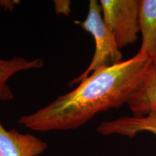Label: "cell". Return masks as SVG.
<instances>
[{
	"label": "cell",
	"mask_w": 156,
	"mask_h": 156,
	"mask_svg": "<svg viewBox=\"0 0 156 156\" xmlns=\"http://www.w3.org/2000/svg\"><path fill=\"white\" fill-rule=\"evenodd\" d=\"M152 63L139 51L129 59L101 67L72 91L21 116L19 124L41 132L77 129L98 113L127 103L141 87Z\"/></svg>",
	"instance_id": "6da1fadb"
},
{
	"label": "cell",
	"mask_w": 156,
	"mask_h": 156,
	"mask_svg": "<svg viewBox=\"0 0 156 156\" xmlns=\"http://www.w3.org/2000/svg\"><path fill=\"white\" fill-rule=\"evenodd\" d=\"M84 30L89 33L95 41V52L87 69L69 83V86L78 85L95 70L109 67L123 61V55L117 46L112 32L102 17L100 3L96 0L89 2L88 12L83 21H75Z\"/></svg>",
	"instance_id": "7a4b0ae2"
},
{
	"label": "cell",
	"mask_w": 156,
	"mask_h": 156,
	"mask_svg": "<svg viewBox=\"0 0 156 156\" xmlns=\"http://www.w3.org/2000/svg\"><path fill=\"white\" fill-rule=\"evenodd\" d=\"M97 132L104 136L119 134L133 138L140 132H151L156 136V111L142 116H122L112 121L103 122Z\"/></svg>",
	"instance_id": "5b68a950"
},
{
	"label": "cell",
	"mask_w": 156,
	"mask_h": 156,
	"mask_svg": "<svg viewBox=\"0 0 156 156\" xmlns=\"http://www.w3.org/2000/svg\"><path fill=\"white\" fill-rule=\"evenodd\" d=\"M47 148V143L34 134L7 130L0 123V156H39Z\"/></svg>",
	"instance_id": "277c9868"
},
{
	"label": "cell",
	"mask_w": 156,
	"mask_h": 156,
	"mask_svg": "<svg viewBox=\"0 0 156 156\" xmlns=\"http://www.w3.org/2000/svg\"><path fill=\"white\" fill-rule=\"evenodd\" d=\"M133 116H142L156 111V62H153L145 80L127 102Z\"/></svg>",
	"instance_id": "52a82bcc"
},
{
	"label": "cell",
	"mask_w": 156,
	"mask_h": 156,
	"mask_svg": "<svg viewBox=\"0 0 156 156\" xmlns=\"http://www.w3.org/2000/svg\"><path fill=\"white\" fill-rule=\"evenodd\" d=\"M102 17L120 49L137 40L141 0H101Z\"/></svg>",
	"instance_id": "3957f363"
},
{
	"label": "cell",
	"mask_w": 156,
	"mask_h": 156,
	"mask_svg": "<svg viewBox=\"0 0 156 156\" xmlns=\"http://www.w3.org/2000/svg\"><path fill=\"white\" fill-rule=\"evenodd\" d=\"M44 66V60L39 58L32 60L20 56L10 59L0 58V101H9L14 98L13 93L7 84V81L12 76L25 70L41 69Z\"/></svg>",
	"instance_id": "ba28073f"
},
{
	"label": "cell",
	"mask_w": 156,
	"mask_h": 156,
	"mask_svg": "<svg viewBox=\"0 0 156 156\" xmlns=\"http://www.w3.org/2000/svg\"><path fill=\"white\" fill-rule=\"evenodd\" d=\"M140 29L142 34L140 51L156 62V0H141Z\"/></svg>",
	"instance_id": "8992f818"
},
{
	"label": "cell",
	"mask_w": 156,
	"mask_h": 156,
	"mask_svg": "<svg viewBox=\"0 0 156 156\" xmlns=\"http://www.w3.org/2000/svg\"><path fill=\"white\" fill-rule=\"evenodd\" d=\"M20 2L17 0H0V7L5 11L13 12Z\"/></svg>",
	"instance_id": "30bf717a"
},
{
	"label": "cell",
	"mask_w": 156,
	"mask_h": 156,
	"mask_svg": "<svg viewBox=\"0 0 156 156\" xmlns=\"http://www.w3.org/2000/svg\"><path fill=\"white\" fill-rule=\"evenodd\" d=\"M54 7L57 15H64L68 16L70 13V1H54Z\"/></svg>",
	"instance_id": "9c48e42d"
}]
</instances>
